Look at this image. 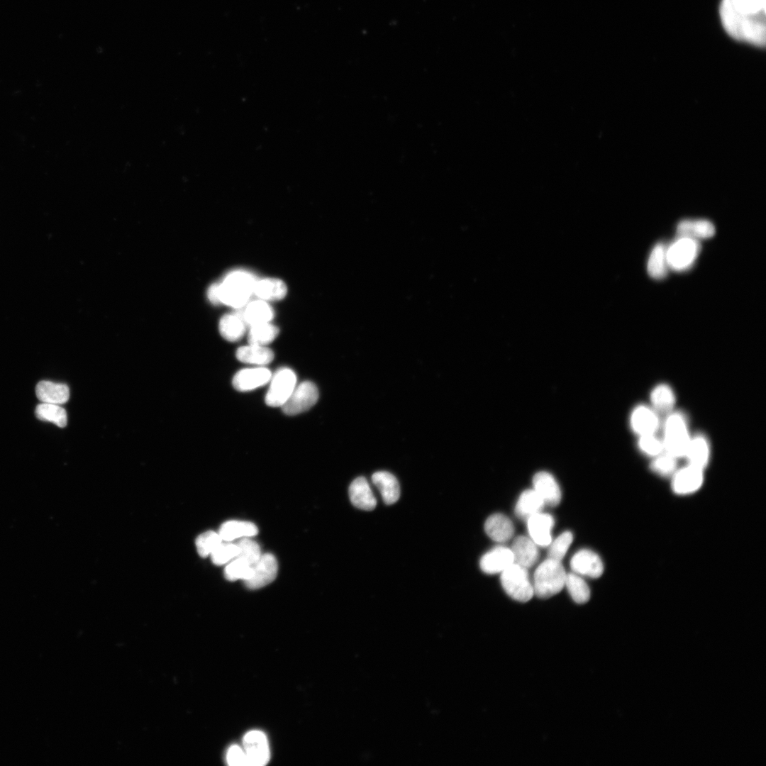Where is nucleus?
I'll return each mask as SVG.
<instances>
[{"mask_svg": "<svg viewBox=\"0 0 766 766\" xmlns=\"http://www.w3.org/2000/svg\"><path fill=\"white\" fill-rule=\"evenodd\" d=\"M566 575L560 561L547 558L535 571L534 594L540 599H548L559 593L565 584Z\"/></svg>", "mask_w": 766, "mask_h": 766, "instance_id": "3", "label": "nucleus"}, {"mask_svg": "<svg viewBox=\"0 0 766 766\" xmlns=\"http://www.w3.org/2000/svg\"><path fill=\"white\" fill-rule=\"evenodd\" d=\"M218 533L209 531L199 535L196 539V548L199 555L207 557L223 542Z\"/></svg>", "mask_w": 766, "mask_h": 766, "instance_id": "37", "label": "nucleus"}, {"mask_svg": "<svg viewBox=\"0 0 766 766\" xmlns=\"http://www.w3.org/2000/svg\"><path fill=\"white\" fill-rule=\"evenodd\" d=\"M241 316L246 325L251 326L270 322L273 318L274 311L266 301L260 299L248 304Z\"/></svg>", "mask_w": 766, "mask_h": 766, "instance_id": "29", "label": "nucleus"}, {"mask_svg": "<svg viewBox=\"0 0 766 766\" xmlns=\"http://www.w3.org/2000/svg\"><path fill=\"white\" fill-rule=\"evenodd\" d=\"M720 16L726 32L734 39L753 45H765V13H755L733 6L722 0Z\"/></svg>", "mask_w": 766, "mask_h": 766, "instance_id": "1", "label": "nucleus"}, {"mask_svg": "<svg viewBox=\"0 0 766 766\" xmlns=\"http://www.w3.org/2000/svg\"><path fill=\"white\" fill-rule=\"evenodd\" d=\"M252 570V565L244 559L236 557L229 562L224 569V576L227 580L233 582L238 579L245 581L248 579Z\"/></svg>", "mask_w": 766, "mask_h": 766, "instance_id": "36", "label": "nucleus"}, {"mask_svg": "<svg viewBox=\"0 0 766 766\" xmlns=\"http://www.w3.org/2000/svg\"><path fill=\"white\" fill-rule=\"evenodd\" d=\"M279 329L270 322L250 326L248 335L249 344L264 345L272 342L277 337Z\"/></svg>", "mask_w": 766, "mask_h": 766, "instance_id": "34", "label": "nucleus"}, {"mask_svg": "<svg viewBox=\"0 0 766 766\" xmlns=\"http://www.w3.org/2000/svg\"><path fill=\"white\" fill-rule=\"evenodd\" d=\"M372 481L377 487L386 504H392L400 496V486L396 477L387 471H378L372 476Z\"/></svg>", "mask_w": 766, "mask_h": 766, "instance_id": "24", "label": "nucleus"}, {"mask_svg": "<svg viewBox=\"0 0 766 766\" xmlns=\"http://www.w3.org/2000/svg\"><path fill=\"white\" fill-rule=\"evenodd\" d=\"M243 746L247 765L260 766L270 759V750L266 736L259 731H251L243 738Z\"/></svg>", "mask_w": 766, "mask_h": 766, "instance_id": "10", "label": "nucleus"}, {"mask_svg": "<svg viewBox=\"0 0 766 766\" xmlns=\"http://www.w3.org/2000/svg\"><path fill=\"white\" fill-rule=\"evenodd\" d=\"M501 583L506 593L516 601L526 602L534 594L527 569L514 562L501 572Z\"/></svg>", "mask_w": 766, "mask_h": 766, "instance_id": "5", "label": "nucleus"}, {"mask_svg": "<svg viewBox=\"0 0 766 766\" xmlns=\"http://www.w3.org/2000/svg\"><path fill=\"white\" fill-rule=\"evenodd\" d=\"M207 297L212 304H220L218 295V283L213 284L210 286L207 291Z\"/></svg>", "mask_w": 766, "mask_h": 766, "instance_id": "44", "label": "nucleus"}, {"mask_svg": "<svg viewBox=\"0 0 766 766\" xmlns=\"http://www.w3.org/2000/svg\"><path fill=\"white\" fill-rule=\"evenodd\" d=\"M572 599L577 604H584L590 598V589L585 581L575 573L566 575L565 584Z\"/></svg>", "mask_w": 766, "mask_h": 766, "instance_id": "35", "label": "nucleus"}, {"mask_svg": "<svg viewBox=\"0 0 766 766\" xmlns=\"http://www.w3.org/2000/svg\"><path fill=\"white\" fill-rule=\"evenodd\" d=\"M270 382L265 403L270 406H282L296 386V376L291 369L282 367L272 374Z\"/></svg>", "mask_w": 766, "mask_h": 766, "instance_id": "7", "label": "nucleus"}, {"mask_svg": "<svg viewBox=\"0 0 766 766\" xmlns=\"http://www.w3.org/2000/svg\"><path fill=\"white\" fill-rule=\"evenodd\" d=\"M533 489L540 496L544 504L550 506H557L561 501V491L555 478L548 472H539L533 479Z\"/></svg>", "mask_w": 766, "mask_h": 766, "instance_id": "17", "label": "nucleus"}, {"mask_svg": "<svg viewBox=\"0 0 766 766\" xmlns=\"http://www.w3.org/2000/svg\"><path fill=\"white\" fill-rule=\"evenodd\" d=\"M714 224L705 219H685L677 226L678 237H686L699 240L711 238L715 234Z\"/></svg>", "mask_w": 766, "mask_h": 766, "instance_id": "22", "label": "nucleus"}, {"mask_svg": "<svg viewBox=\"0 0 766 766\" xmlns=\"http://www.w3.org/2000/svg\"><path fill=\"white\" fill-rule=\"evenodd\" d=\"M650 401L657 414H669L675 406V395L669 385L660 384L652 390Z\"/></svg>", "mask_w": 766, "mask_h": 766, "instance_id": "32", "label": "nucleus"}, {"mask_svg": "<svg viewBox=\"0 0 766 766\" xmlns=\"http://www.w3.org/2000/svg\"><path fill=\"white\" fill-rule=\"evenodd\" d=\"M285 283L279 279L267 278L257 280L254 285L253 294L264 301H277L282 299L287 294Z\"/></svg>", "mask_w": 766, "mask_h": 766, "instance_id": "26", "label": "nucleus"}, {"mask_svg": "<svg viewBox=\"0 0 766 766\" xmlns=\"http://www.w3.org/2000/svg\"><path fill=\"white\" fill-rule=\"evenodd\" d=\"M650 467L661 476H672L677 470V457L666 452L662 453L655 457Z\"/></svg>", "mask_w": 766, "mask_h": 766, "instance_id": "39", "label": "nucleus"}, {"mask_svg": "<svg viewBox=\"0 0 766 766\" xmlns=\"http://www.w3.org/2000/svg\"><path fill=\"white\" fill-rule=\"evenodd\" d=\"M638 445L643 453L653 457L662 453L664 450L662 440L655 434L639 436Z\"/></svg>", "mask_w": 766, "mask_h": 766, "instance_id": "42", "label": "nucleus"}, {"mask_svg": "<svg viewBox=\"0 0 766 766\" xmlns=\"http://www.w3.org/2000/svg\"><path fill=\"white\" fill-rule=\"evenodd\" d=\"M35 394L42 403L61 405L69 400L70 389L65 384L43 380L37 384Z\"/></svg>", "mask_w": 766, "mask_h": 766, "instance_id": "21", "label": "nucleus"}, {"mask_svg": "<svg viewBox=\"0 0 766 766\" xmlns=\"http://www.w3.org/2000/svg\"><path fill=\"white\" fill-rule=\"evenodd\" d=\"M348 494L351 503L357 509L372 511L376 507V498L364 477H357L351 482Z\"/></svg>", "mask_w": 766, "mask_h": 766, "instance_id": "18", "label": "nucleus"}, {"mask_svg": "<svg viewBox=\"0 0 766 766\" xmlns=\"http://www.w3.org/2000/svg\"><path fill=\"white\" fill-rule=\"evenodd\" d=\"M226 760L230 765L245 766L247 765L245 750L240 746L234 745L230 747L227 752Z\"/></svg>", "mask_w": 766, "mask_h": 766, "instance_id": "43", "label": "nucleus"}, {"mask_svg": "<svg viewBox=\"0 0 766 766\" xmlns=\"http://www.w3.org/2000/svg\"><path fill=\"white\" fill-rule=\"evenodd\" d=\"M277 570L276 557L271 553L262 554L258 560L252 565L251 574L244 583L250 589L262 588L274 580Z\"/></svg>", "mask_w": 766, "mask_h": 766, "instance_id": "9", "label": "nucleus"}, {"mask_svg": "<svg viewBox=\"0 0 766 766\" xmlns=\"http://www.w3.org/2000/svg\"><path fill=\"white\" fill-rule=\"evenodd\" d=\"M667 245L663 243H657L653 248L648 258L647 270L648 274L653 279L665 278L668 272L667 260Z\"/></svg>", "mask_w": 766, "mask_h": 766, "instance_id": "30", "label": "nucleus"}, {"mask_svg": "<svg viewBox=\"0 0 766 766\" xmlns=\"http://www.w3.org/2000/svg\"><path fill=\"white\" fill-rule=\"evenodd\" d=\"M572 540L573 535L570 531H567L562 533L553 543H550L548 558L561 561Z\"/></svg>", "mask_w": 766, "mask_h": 766, "instance_id": "40", "label": "nucleus"}, {"mask_svg": "<svg viewBox=\"0 0 766 766\" xmlns=\"http://www.w3.org/2000/svg\"><path fill=\"white\" fill-rule=\"evenodd\" d=\"M671 487L675 494L687 495L696 492L704 482V470L687 465L672 475Z\"/></svg>", "mask_w": 766, "mask_h": 766, "instance_id": "11", "label": "nucleus"}, {"mask_svg": "<svg viewBox=\"0 0 766 766\" xmlns=\"http://www.w3.org/2000/svg\"><path fill=\"white\" fill-rule=\"evenodd\" d=\"M690 439L684 414L679 411L669 413L665 422L662 440L664 450L677 458L684 457Z\"/></svg>", "mask_w": 766, "mask_h": 766, "instance_id": "4", "label": "nucleus"}, {"mask_svg": "<svg viewBox=\"0 0 766 766\" xmlns=\"http://www.w3.org/2000/svg\"><path fill=\"white\" fill-rule=\"evenodd\" d=\"M35 413L39 420L51 422L60 428L65 427L67 423V412L59 404L41 402L36 406Z\"/></svg>", "mask_w": 766, "mask_h": 766, "instance_id": "33", "label": "nucleus"}, {"mask_svg": "<svg viewBox=\"0 0 766 766\" xmlns=\"http://www.w3.org/2000/svg\"><path fill=\"white\" fill-rule=\"evenodd\" d=\"M257 279L250 272L236 270L228 274L218 284V295L220 304L241 308L249 300Z\"/></svg>", "mask_w": 766, "mask_h": 766, "instance_id": "2", "label": "nucleus"}, {"mask_svg": "<svg viewBox=\"0 0 766 766\" xmlns=\"http://www.w3.org/2000/svg\"><path fill=\"white\" fill-rule=\"evenodd\" d=\"M554 518L550 514L539 512L527 520V526L531 540L541 547L548 546L552 542L551 530Z\"/></svg>", "mask_w": 766, "mask_h": 766, "instance_id": "14", "label": "nucleus"}, {"mask_svg": "<svg viewBox=\"0 0 766 766\" xmlns=\"http://www.w3.org/2000/svg\"><path fill=\"white\" fill-rule=\"evenodd\" d=\"M238 553L239 548L237 543L223 541L211 553L210 556L213 564L223 565L235 558Z\"/></svg>", "mask_w": 766, "mask_h": 766, "instance_id": "38", "label": "nucleus"}, {"mask_svg": "<svg viewBox=\"0 0 766 766\" xmlns=\"http://www.w3.org/2000/svg\"><path fill=\"white\" fill-rule=\"evenodd\" d=\"M271 377V372L265 367L246 368L235 374L233 385L238 391H250L267 384Z\"/></svg>", "mask_w": 766, "mask_h": 766, "instance_id": "13", "label": "nucleus"}, {"mask_svg": "<svg viewBox=\"0 0 766 766\" xmlns=\"http://www.w3.org/2000/svg\"><path fill=\"white\" fill-rule=\"evenodd\" d=\"M513 563L514 557L511 549L504 546H496L482 555L479 567L487 574H496L501 572Z\"/></svg>", "mask_w": 766, "mask_h": 766, "instance_id": "16", "label": "nucleus"}, {"mask_svg": "<svg viewBox=\"0 0 766 766\" xmlns=\"http://www.w3.org/2000/svg\"><path fill=\"white\" fill-rule=\"evenodd\" d=\"M684 457L688 460V465L704 470L710 457V446L706 437L703 434L691 437Z\"/></svg>", "mask_w": 766, "mask_h": 766, "instance_id": "23", "label": "nucleus"}, {"mask_svg": "<svg viewBox=\"0 0 766 766\" xmlns=\"http://www.w3.org/2000/svg\"><path fill=\"white\" fill-rule=\"evenodd\" d=\"M701 245L697 240L678 237L667 249L669 268L681 272L689 268L696 259Z\"/></svg>", "mask_w": 766, "mask_h": 766, "instance_id": "6", "label": "nucleus"}, {"mask_svg": "<svg viewBox=\"0 0 766 766\" xmlns=\"http://www.w3.org/2000/svg\"><path fill=\"white\" fill-rule=\"evenodd\" d=\"M318 398L316 386L311 382L305 381L296 386L292 393L281 406L284 413L296 415L313 406Z\"/></svg>", "mask_w": 766, "mask_h": 766, "instance_id": "8", "label": "nucleus"}, {"mask_svg": "<svg viewBox=\"0 0 766 766\" xmlns=\"http://www.w3.org/2000/svg\"><path fill=\"white\" fill-rule=\"evenodd\" d=\"M246 326L240 315L231 313L221 317L218 324V329L223 338L233 342L242 338L245 333Z\"/></svg>", "mask_w": 766, "mask_h": 766, "instance_id": "31", "label": "nucleus"}, {"mask_svg": "<svg viewBox=\"0 0 766 766\" xmlns=\"http://www.w3.org/2000/svg\"><path fill=\"white\" fill-rule=\"evenodd\" d=\"M240 557L250 565H253L260 557L262 553L258 543L250 537L240 538L237 543Z\"/></svg>", "mask_w": 766, "mask_h": 766, "instance_id": "41", "label": "nucleus"}, {"mask_svg": "<svg viewBox=\"0 0 766 766\" xmlns=\"http://www.w3.org/2000/svg\"><path fill=\"white\" fill-rule=\"evenodd\" d=\"M570 567L575 574L592 578L599 577L604 572V565L600 557L587 549L580 550L572 556Z\"/></svg>", "mask_w": 766, "mask_h": 766, "instance_id": "12", "label": "nucleus"}, {"mask_svg": "<svg viewBox=\"0 0 766 766\" xmlns=\"http://www.w3.org/2000/svg\"><path fill=\"white\" fill-rule=\"evenodd\" d=\"M544 501L534 489H527L521 493L515 506L516 515L523 520L541 512Z\"/></svg>", "mask_w": 766, "mask_h": 766, "instance_id": "28", "label": "nucleus"}, {"mask_svg": "<svg viewBox=\"0 0 766 766\" xmlns=\"http://www.w3.org/2000/svg\"><path fill=\"white\" fill-rule=\"evenodd\" d=\"M235 355L240 362L258 366L269 364L274 358L272 350L264 345L252 344L239 348Z\"/></svg>", "mask_w": 766, "mask_h": 766, "instance_id": "27", "label": "nucleus"}, {"mask_svg": "<svg viewBox=\"0 0 766 766\" xmlns=\"http://www.w3.org/2000/svg\"><path fill=\"white\" fill-rule=\"evenodd\" d=\"M660 426L658 414L647 406L640 405L631 416V426L639 436L655 434Z\"/></svg>", "mask_w": 766, "mask_h": 766, "instance_id": "15", "label": "nucleus"}, {"mask_svg": "<svg viewBox=\"0 0 766 766\" xmlns=\"http://www.w3.org/2000/svg\"><path fill=\"white\" fill-rule=\"evenodd\" d=\"M258 533L257 526L252 522L231 520L223 523L218 531L223 541L232 542L236 539L253 537Z\"/></svg>", "mask_w": 766, "mask_h": 766, "instance_id": "25", "label": "nucleus"}, {"mask_svg": "<svg viewBox=\"0 0 766 766\" xmlns=\"http://www.w3.org/2000/svg\"><path fill=\"white\" fill-rule=\"evenodd\" d=\"M484 531L493 540L504 543L509 540L514 534V526L509 517L502 514H494L487 518L484 523Z\"/></svg>", "mask_w": 766, "mask_h": 766, "instance_id": "20", "label": "nucleus"}, {"mask_svg": "<svg viewBox=\"0 0 766 766\" xmlns=\"http://www.w3.org/2000/svg\"><path fill=\"white\" fill-rule=\"evenodd\" d=\"M511 550L514 562L526 569L532 567L539 557L536 544L523 535H519L514 540Z\"/></svg>", "mask_w": 766, "mask_h": 766, "instance_id": "19", "label": "nucleus"}]
</instances>
